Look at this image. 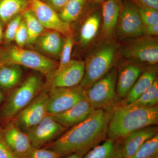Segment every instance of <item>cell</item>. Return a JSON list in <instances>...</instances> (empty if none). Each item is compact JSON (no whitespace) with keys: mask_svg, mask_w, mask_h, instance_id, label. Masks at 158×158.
I'll return each instance as SVG.
<instances>
[{"mask_svg":"<svg viewBox=\"0 0 158 158\" xmlns=\"http://www.w3.org/2000/svg\"><path fill=\"white\" fill-rule=\"evenodd\" d=\"M112 110H94L85 120L53 142L49 149L61 157L75 153L85 154L106 140Z\"/></svg>","mask_w":158,"mask_h":158,"instance_id":"obj_1","label":"cell"},{"mask_svg":"<svg viewBox=\"0 0 158 158\" xmlns=\"http://www.w3.org/2000/svg\"><path fill=\"white\" fill-rule=\"evenodd\" d=\"M158 122V107L132 104L116 106L112 110L108 138L121 141L136 131L152 126Z\"/></svg>","mask_w":158,"mask_h":158,"instance_id":"obj_2","label":"cell"},{"mask_svg":"<svg viewBox=\"0 0 158 158\" xmlns=\"http://www.w3.org/2000/svg\"><path fill=\"white\" fill-rule=\"evenodd\" d=\"M116 52V44L106 43L100 46L90 54L85 62V75L80 83L85 90L112 69Z\"/></svg>","mask_w":158,"mask_h":158,"instance_id":"obj_3","label":"cell"},{"mask_svg":"<svg viewBox=\"0 0 158 158\" xmlns=\"http://www.w3.org/2000/svg\"><path fill=\"white\" fill-rule=\"evenodd\" d=\"M0 58L6 65L15 64L47 75L58 67L59 63L36 51L17 45L7 48L1 53Z\"/></svg>","mask_w":158,"mask_h":158,"instance_id":"obj_4","label":"cell"},{"mask_svg":"<svg viewBox=\"0 0 158 158\" xmlns=\"http://www.w3.org/2000/svg\"><path fill=\"white\" fill-rule=\"evenodd\" d=\"M42 88L40 77L33 75L27 78L10 94L2 110V116L7 119L14 118L42 91Z\"/></svg>","mask_w":158,"mask_h":158,"instance_id":"obj_5","label":"cell"},{"mask_svg":"<svg viewBox=\"0 0 158 158\" xmlns=\"http://www.w3.org/2000/svg\"><path fill=\"white\" fill-rule=\"evenodd\" d=\"M117 70L112 68L104 76L86 90L87 98L94 110L111 111L118 102Z\"/></svg>","mask_w":158,"mask_h":158,"instance_id":"obj_6","label":"cell"},{"mask_svg":"<svg viewBox=\"0 0 158 158\" xmlns=\"http://www.w3.org/2000/svg\"><path fill=\"white\" fill-rule=\"evenodd\" d=\"M119 52L134 62L154 65L158 62V42L153 37L141 36L122 46Z\"/></svg>","mask_w":158,"mask_h":158,"instance_id":"obj_7","label":"cell"},{"mask_svg":"<svg viewBox=\"0 0 158 158\" xmlns=\"http://www.w3.org/2000/svg\"><path fill=\"white\" fill-rule=\"evenodd\" d=\"M48 115H56L66 111L82 100L87 98L86 90L81 85L49 89Z\"/></svg>","mask_w":158,"mask_h":158,"instance_id":"obj_8","label":"cell"},{"mask_svg":"<svg viewBox=\"0 0 158 158\" xmlns=\"http://www.w3.org/2000/svg\"><path fill=\"white\" fill-rule=\"evenodd\" d=\"M48 93L42 90L26 107L14 117V123L19 129L27 133L40 123L48 114Z\"/></svg>","mask_w":158,"mask_h":158,"instance_id":"obj_9","label":"cell"},{"mask_svg":"<svg viewBox=\"0 0 158 158\" xmlns=\"http://www.w3.org/2000/svg\"><path fill=\"white\" fill-rule=\"evenodd\" d=\"M85 62L71 60L62 68L46 75L47 88H66L80 85L85 75Z\"/></svg>","mask_w":158,"mask_h":158,"instance_id":"obj_10","label":"cell"},{"mask_svg":"<svg viewBox=\"0 0 158 158\" xmlns=\"http://www.w3.org/2000/svg\"><path fill=\"white\" fill-rule=\"evenodd\" d=\"M30 10L44 28L59 32L65 37L71 34L69 24L64 22L59 14L42 0H29Z\"/></svg>","mask_w":158,"mask_h":158,"instance_id":"obj_11","label":"cell"},{"mask_svg":"<svg viewBox=\"0 0 158 158\" xmlns=\"http://www.w3.org/2000/svg\"><path fill=\"white\" fill-rule=\"evenodd\" d=\"M66 129L56 121L53 116L48 115L27 134L33 148H38L61 135Z\"/></svg>","mask_w":158,"mask_h":158,"instance_id":"obj_12","label":"cell"},{"mask_svg":"<svg viewBox=\"0 0 158 158\" xmlns=\"http://www.w3.org/2000/svg\"><path fill=\"white\" fill-rule=\"evenodd\" d=\"M116 27L119 36L124 38H137L144 35V25L138 7L127 3L119 12Z\"/></svg>","mask_w":158,"mask_h":158,"instance_id":"obj_13","label":"cell"},{"mask_svg":"<svg viewBox=\"0 0 158 158\" xmlns=\"http://www.w3.org/2000/svg\"><path fill=\"white\" fill-rule=\"evenodd\" d=\"M12 151L19 158H23L33 148L27 134L14 123L9 124L1 134Z\"/></svg>","mask_w":158,"mask_h":158,"instance_id":"obj_14","label":"cell"},{"mask_svg":"<svg viewBox=\"0 0 158 158\" xmlns=\"http://www.w3.org/2000/svg\"><path fill=\"white\" fill-rule=\"evenodd\" d=\"M94 110L88 99L86 98L66 111L52 116L56 121L67 129L85 120Z\"/></svg>","mask_w":158,"mask_h":158,"instance_id":"obj_15","label":"cell"},{"mask_svg":"<svg viewBox=\"0 0 158 158\" xmlns=\"http://www.w3.org/2000/svg\"><path fill=\"white\" fill-rule=\"evenodd\" d=\"M157 134V128L152 126L141 129L130 134L120 141L121 158L131 157L145 141Z\"/></svg>","mask_w":158,"mask_h":158,"instance_id":"obj_16","label":"cell"},{"mask_svg":"<svg viewBox=\"0 0 158 158\" xmlns=\"http://www.w3.org/2000/svg\"><path fill=\"white\" fill-rule=\"evenodd\" d=\"M142 72L141 67L135 63H127L121 67L116 82V92L118 97H126Z\"/></svg>","mask_w":158,"mask_h":158,"instance_id":"obj_17","label":"cell"},{"mask_svg":"<svg viewBox=\"0 0 158 158\" xmlns=\"http://www.w3.org/2000/svg\"><path fill=\"white\" fill-rule=\"evenodd\" d=\"M62 35L57 31H45L37 38L34 44L42 52L52 56L60 57L64 42Z\"/></svg>","mask_w":158,"mask_h":158,"instance_id":"obj_18","label":"cell"},{"mask_svg":"<svg viewBox=\"0 0 158 158\" xmlns=\"http://www.w3.org/2000/svg\"><path fill=\"white\" fill-rule=\"evenodd\" d=\"M157 69L151 67L143 72L129 92L126 96L123 104L130 105L139 98L156 80Z\"/></svg>","mask_w":158,"mask_h":158,"instance_id":"obj_19","label":"cell"},{"mask_svg":"<svg viewBox=\"0 0 158 158\" xmlns=\"http://www.w3.org/2000/svg\"><path fill=\"white\" fill-rule=\"evenodd\" d=\"M103 31L106 36L113 34L117 26L120 6L117 0H106L102 2Z\"/></svg>","mask_w":158,"mask_h":158,"instance_id":"obj_20","label":"cell"},{"mask_svg":"<svg viewBox=\"0 0 158 158\" xmlns=\"http://www.w3.org/2000/svg\"><path fill=\"white\" fill-rule=\"evenodd\" d=\"M120 141L108 138L86 153L83 158H122Z\"/></svg>","mask_w":158,"mask_h":158,"instance_id":"obj_21","label":"cell"},{"mask_svg":"<svg viewBox=\"0 0 158 158\" xmlns=\"http://www.w3.org/2000/svg\"><path fill=\"white\" fill-rule=\"evenodd\" d=\"M29 6V0H0V21L7 24L13 18L23 12Z\"/></svg>","mask_w":158,"mask_h":158,"instance_id":"obj_22","label":"cell"},{"mask_svg":"<svg viewBox=\"0 0 158 158\" xmlns=\"http://www.w3.org/2000/svg\"><path fill=\"white\" fill-rule=\"evenodd\" d=\"M19 65L9 64L0 68V87L5 89L13 88L18 84L23 76Z\"/></svg>","mask_w":158,"mask_h":158,"instance_id":"obj_23","label":"cell"},{"mask_svg":"<svg viewBox=\"0 0 158 158\" xmlns=\"http://www.w3.org/2000/svg\"><path fill=\"white\" fill-rule=\"evenodd\" d=\"M100 24L98 15H92L86 19L80 32V43L82 46L87 45L93 40L98 32Z\"/></svg>","mask_w":158,"mask_h":158,"instance_id":"obj_24","label":"cell"},{"mask_svg":"<svg viewBox=\"0 0 158 158\" xmlns=\"http://www.w3.org/2000/svg\"><path fill=\"white\" fill-rule=\"evenodd\" d=\"M22 15L28 34L27 44H34L37 38L45 31V29L30 9H27L24 11Z\"/></svg>","mask_w":158,"mask_h":158,"instance_id":"obj_25","label":"cell"},{"mask_svg":"<svg viewBox=\"0 0 158 158\" xmlns=\"http://www.w3.org/2000/svg\"><path fill=\"white\" fill-rule=\"evenodd\" d=\"M87 0H69L59 11V17L67 23L73 22L78 18Z\"/></svg>","mask_w":158,"mask_h":158,"instance_id":"obj_26","label":"cell"},{"mask_svg":"<svg viewBox=\"0 0 158 158\" xmlns=\"http://www.w3.org/2000/svg\"><path fill=\"white\" fill-rule=\"evenodd\" d=\"M158 134L148 139L129 158H153L158 155Z\"/></svg>","mask_w":158,"mask_h":158,"instance_id":"obj_27","label":"cell"},{"mask_svg":"<svg viewBox=\"0 0 158 158\" xmlns=\"http://www.w3.org/2000/svg\"><path fill=\"white\" fill-rule=\"evenodd\" d=\"M158 102V81L156 79L152 85L131 104L142 106H156Z\"/></svg>","mask_w":158,"mask_h":158,"instance_id":"obj_28","label":"cell"},{"mask_svg":"<svg viewBox=\"0 0 158 158\" xmlns=\"http://www.w3.org/2000/svg\"><path fill=\"white\" fill-rule=\"evenodd\" d=\"M23 19L22 14L19 15L7 23V27L3 35V40L6 44L14 41L19 27Z\"/></svg>","mask_w":158,"mask_h":158,"instance_id":"obj_29","label":"cell"},{"mask_svg":"<svg viewBox=\"0 0 158 158\" xmlns=\"http://www.w3.org/2000/svg\"><path fill=\"white\" fill-rule=\"evenodd\" d=\"M73 38L72 34L66 36L64 40V44L60 54V62L57 68L64 67L70 62L71 56L73 46Z\"/></svg>","mask_w":158,"mask_h":158,"instance_id":"obj_30","label":"cell"},{"mask_svg":"<svg viewBox=\"0 0 158 158\" xmlns=\"http://www.w3.org/2000/svg\"><path fill=\"white\" fill-rule=\"evenodd\" d=\"M138 9L144 26L158 23V10L144 6L138 7Z\"/></svg>","mask_w":158,"mask_h":158,"instance_id":"obj_31","label":"cell"},{"mask_svg":"<svg viewBox=\"0 0 158 158\" xmlns=\"http://www.w3.org/2000/svg\"><path fill=\"white\" fill-rule=\"evenodd\" d=\"M60 156L51 149L33 148L23 158H59Z\"/></svg>","mask_w":158,"mask_h":158,"instance_id":"obj_32","label":"cell"},{"mask_svg":"<svg viewBox=\"0 0 158 158\" xmlns=\"http://www.w3.org/2000/svg\"><path fill=\"white\" fill-rule=\"evenodd\" d=\"M28 34L26 27L25 23L23 19L19 27L15 37L14 41L17 46L23 48L27 43Z\"/></svg>","mask_w":158,"mask_h":158,"instance_id":"obj_33","label":"cell"},{"mask_svg":"<svg viewBox=\"0 0 158 158\" xmlns=\"http://www.w3.org/2000/svg\"><path fill=\"white\" fill-rule=\"evenodd\" d=\"M0 158H19L8 146L0 134Z\"/></svg>","mask_w":158,"mask_h":158,"instance_id":"obj_34","label":"cell"},{"mask_svg":"<svg viewBox=\"0 0 158 158\" xmlns=\"http://www.w3.org/2000/svg\"><path fill=\"white\" fill-rule=\"evenodd\" d=\"M69 0H46V3L56 11H60Z\"/></svg>","mask_w":158,"mask_h":158,"instance_id":"obj_35","label":"cell"},{"mask_svg":"<svg viewBox=\"0 0 158 158\" xmlns=\"http://www.w3.org/2000/svg\"><path fill=\"white\" fill-rule=\"evenodd\" d=\"M143 34L145 36H157L158 34V23L152 25L144 26Z\"/></svg>","mask_w":158,"mask_h":158,"instance_id":"obj_36","label":"cell"},{"mask_svg":"<svg viewBox=\"0 0 158 158\" xmlns=\"http://www.w3.org/2000/svg\"><path fill=\"white\" fill-rule=\"evenodd\" d=\"M144 7H148L152 9H158V0H140Z\"/></svg>","mask_w":158,"mask_h":158,"instance_id":"obj_37","label":"cell"},{"mask_svg":"<svg viewBox=\"0 0 158 158\" xmlns=\"http://www.w3.org/2000/svg\"><path fill=\"white\" fill-rule=\"evenodd\" d=\"M85 155V154L82 153H75L69 155L67 157L64 158H83Z\"/></svg>","mask_w":158,"mask_h":158,"instance_id":"obj_38","label":"cell"},{"mask_svg":"<svg viewBox=\"0 0 158 158\" xmlns=\"http://www.w3.org/2000/svg\"><path fill=\"white\" fill-rule=\"evenodd\" d=\"M3 24L2 22L0 21V43L2 42V40H3Z\"/></svg>","mask_w":158,"mask_h":158,"instance_id":"obj_39","label":"cell"},{"mask_svg":"<svg viewBox=\"0 0 158 158\" xmlns=\"http://www.w3.org/2000/svg\"><path fill=\"white\" fill-rule=\"evenodd\" d=\"M92 2H94L96 3H102L103 2H104L106 0H90Z\"/></svg>","mask_w":158,"mask_h":158,"instance_id":"obj_40","label":"cell"},{"mask_svg":"<svg viewBox=\"0 0 158 158\" xmlns=\"http://www.w3.org/2000/svg\"><path fill=\"white\" fill-rule=\"evenodd\" d=\"M3 98V94L2 92L0 91V103L2 101Z\"/></svg>","mask_w":158,"mask_h":158,"instance_id":"obj_41","label":"cell"},{"mask_svg":"<svg viewBox=\"0 0 158 158\" xmlns=\"http://www.w3.org/2000/svg\"><path fill=\"white\" fill-rule=\"evenodd\" d=\"M153 158H158V155L156 156L155 157H153Z\"/></svg>","mask_w":158,"mask_h":158,"instance_id":"obj_42","label":"cell"}]
</instances>
